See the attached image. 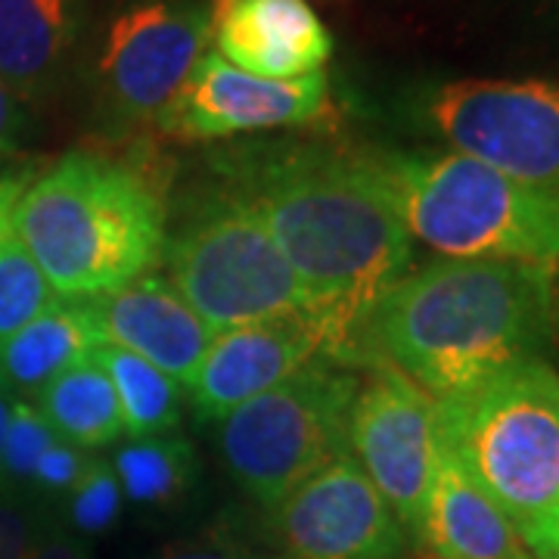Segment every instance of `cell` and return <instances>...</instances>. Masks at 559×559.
<instances>
[{"instance_id":"obj_1","label":"cell","mask_w":559,"mask_h":559,"mask_svg":"<svg viewBox=\"0 0 559 559\" xmlns=\"http://www.w3.org/2000/svg\"><path fill=\"white\" fill-rule=\"evenodd\" d=\"M234 193L267 227L320 318L355 348L370 311L411 267V234L377 153L286 150L246 168Z\"/></svg>"},{"instance_id":"obj_2","label":"cell","mask_w":559,"mask_h":559,"mask_svg":"<svg viewBox=\"0 0 559 559\" xmlns=\"http://www.w3.org/2000/svg\"><path fill=\"white\" fill-rule=\"evenodd\" d=\"M550 330L554 267L441 259L382 296L355 348L448 401L510 367L540 360Z\"/></svg>"},{"instance_id":"obj_3","label":"cell","mask_w":559,"mask_h":559,"mask_svg":"<svg viewBox=\"0 0 559 559\" xmlns=\"http://www.w3.org/2000/svg\"><path fill=\"white\" fill-rule=\"evenodd\" d=\"M165 200L131 162L75 150L25 187L13 234L62 299H97L165 255Z\"/></svg>"},{"instance_id":"obj_4","label":"cell","mask_w":559,"mask_h":559,"mask_svg":"<svg viewBox=\"0 0 559 559\" xmlns=\"http://www.w3.org/2000/svg\"><path fill=\"white\" fill-rule=\"evenodd\" d=\"M380 175L411 240L444 259L559 261V193L528 187L463 153H377Z\"/></svg>"},{"instance_id":"obj_5","label":"cell","mask_w":559,"mask_h":559,"mask_svg":"<svg viewBox=\"0 0 559 559\" xmlns=\"http://www.w3.org/2000/svg\"><path fill=\"white\" fill-rule=\"evenodd\" d=\"M436 404L444 444L520 535L557 510L559 377L544 360H525Z\"/></svg>"},{"instance_id":"obj_6","label":"cell","mask_w":559,"mask_h":559,"mask_svg":"<svg viewBox=\"0 0 559 559\" xmlns=\"http://www.w3.org/2000/svg\"><path fill=\"white\" fill-rule=\"evenodd\" d=\"M360 380L330 360L246 401L221 423V451L249 498L274 510L301 481L348 451V419Z\"/></svg>"},{"instance_id":"obj_7","label":"cell","mask_w":559,"mask_h":559,"mask_svg":"<svg viewBox=\"0 0 559 559\" xmlns=\"http://www.w3.org/2000/svg\"><path fill=\"white\" fill-rule=\"evenodd\" d=\"M162 259L171 286L215 333L296 311L318 314L267 227L237 193L202 205L165 242Z\"/></svg>"},{"instance_id":"obj_8","label":"cell","mask_w":559,"mask_h":559,"mask_svg":"<svg viewBox=\"0 0 559 559\" xmlns=\"http://www.w3.org/2000/svg\"><path fill=\"white\" fill-rule=\"evenodd\" d=\"M419 109L457 153L559 193V81H441L423 94Z\"/></svg>"},{"instance_id":"obj_9","label":"cell","mask_w":559,"mask_h":559,"mask_svg":"<svg viewBox=\"0 0 559 559\" xmlns=\"http://www.w3.org/2000/svg\"><path fill=\"white\" fill-rule=\"evenodd\" d=\"M212 40L205 0H140L106 28L97 81L116 128L156 121L193 75Z\"/></svg>"},{"instance_id":"obj_10","label":"cell","mask_w":559,"mask_h":559,"mask_svg":"<svg viewBox=\"0 0 559 559\" xmlns=\"http://www.w3.org/2000/svg\"><path fill=\"white\" fill-rule=\"evenodd\" d=\"M348 448L404 532L417 535L444 448L436 399L395 367L370 364L348 419Z\"/></svg>"},{"instance_id":"obj_11","label":"cell","mask_w":559,"mask_h":559,"mask_svg":"<svg viewBox=\"0 0 559 559\" xmlns=\"http://www.w3.org/2000/svg\"><path fill=\"white\" fill-rule=\"evenodd\" d=\"M271 513L293 559H404V525L348 454L293 488Z\"/></svg>"},{"instance_id":"obj_12","label":"cell","mask_w":559,"mask_h":559,"mask_svg":"<svg viewBox=\"0 0 559 559\" xmlns=\"http://www.w3.org/2000/svg\"><path fill=\"white\" fill-rule=\"evenodd\" d=\"M326 112V72L296 81H271L240 72L218 53H205L178 97L156 119V128L171 140H218L311 124Z\"/></svg>"},{"instance_id":"obj_13","label":"cell","mask_w":559,"mask_h":559,"mask_svg":"<svg viewBox=\"0 0 559 559\" xmlns=\"http://www.w3.org/2000/svg\"><path fill=\"white\" fill-rule=\"evenodd\" d=\"M345 352L336 326L314 311L221 330L190 382L193 407L205 419H224L314 360H342Z\"/></svg>"},{"instance_id":"obj_14","label":"cell","mask_w":559,"mask_h":559,"mask_svg":"<svg viewBox=\"0 0 559 559\" xmlns=\"http://www.w3.org/2000/svg\"><path fill=\"white\" fill-rule=\"evenodd\" d=\"M84 301L97 318L103 342L134 352L183 385L193 382L215 340V330L187 305L171 280L159 274H143Z\"/></svg>"},{"instance_id":"obj_15","label":"cell","mask_w":559,"mask_h":559,"mask_svg":"<svg viewBox=\"0 0 559 559\" xmlns=\"http://www.w3.org/2000/svg\"><path fill=\"white\" fill-rule=\"evenodd\" d=\"M212 38L221 60L271 81L323 72L333 57V35L305 0H215Z\"/></svg>"},{"instance_id":"obj_16","label":"cell","mask_w":559,"mask_h":559,"mask_svg":"<svg viewBox=\"0 0 559 559\" xmlns=\"http://www.w3.org/2000/svg\"><path fill=\"white\" fill-rule=\"evenodd\" d=\"M417 538L439 559H532L516 525L444 444Z\"/></svg>"},{"instance_id":"obj_17","label":"cell","mask_w":559,"mask_h":559,"mask_svg":"<svg viewBox=\"0 0 559 559\" xmlns=\"http://www.w3.org/2000/svg\"><path fill=\"white\" fill-rule=\"evenodd\" d=\"M72 35V0H0V84L20 103L44 97Z\"/></svg>"},{"instance_id":"obj_18","label":"cell","mask_w":559,"mask_h":559,"mask_svg":"<svg viewBox=\"0 0 559 559\" xmlns=\"http://www.w3.org/2000/svg\"><path fill=\"white\" fill-rule=\"evenodd\" d=\"M100 345L103 333L91 305L57 299L16 336L0 342V382L16 392H40L69 367L91 358Z\"/></svg>"},{"instance_id":"obj_19","label":"cell","mask_w":559,"mask_h":559,"mask_svg":"<svg viewBox=\"0 0 559 559\" xmlns=\"http://www.w3.org/2000/svg\"><path fill=\"white\" fill-rule=\"evenodd\" d=\"M38 414L72 448H103L124 432L119 395L94 355L40 389Z\"/></svg>"},{"instance_id":"obj_20","label":"cell","mask_w":559,"mask_h":559,"mask_svg":"<svg viewBox=\"0 0 559 559\" xmlns=\"http://www.w3.org/2000/svg\"><path fill=\"white\" fill-rule=\"evenodd\" d=\"M94 360L106 370L119 395L124 432L134 439H153L168 432L180 417L178 382L162 373L156 364L143 360L134 352H124L119 345L103 342L94 352Z\"/></svg>"},{"instance_id":"obj_21","label":"cell","mask_w":559,"mask_h":559,"mask_svg":"<svg viewBox=\"0 0 559 559\" xmlns=\"http://www.w3.org/2000/svg\"><path fill=\"white\" fill-rule=\"evenodd\" d=\"M121 491L138 503H171L193 481V451L180 439H138L124 444L112 466Z\"/></svg>"},{"instance_id":"obj_22","label":"cell","mask_w":559,"mask_h":559,"mask_svg":"<svg viewBox=\"0 0 559 559\" xmlns=\"http://www.w3.org/2000/svg\"><path fill=\"white\" fill-rule=\"evenodd\" d=\"M53 301V286L10 230L0 240V342L16 336L22 326L44 314Z\"/></svg>"},{"instance_id":"obj_23","label":"cell","mask_w":559,"mask_h":559,"mask_svg":"<svg viewBox=\"0 0 559 559\" xmlns=\"http://www.w3.org/2000/svg\"><path fill=\"white\" fill-rule=\"evenodd\" d=\"M57 432L47 426V419L40 417L38 407L25 404V401H13V414H10V426H7V441H3V485L13 481H32V473L44 457L47 448L57 444Z\"/></svg>"},{"instance_id":"obj_24","label":"cell","mask_w":559,"mask_h":559,"mask_svg":"<svg viewBox=\"0 0 559 559\" xmlns=\"http://www.w3.org/2000/svg\"><path fill=\"white\" fill-rule=\"evenodd\" d=\"M121 510V485L109 463L91 460L79 485L72 488L69 498V520L81 535H97L106 532L119 520Z\"/></svg>"},{"instance_id":"obj_25","label":"cell","mask_w":559,"mask_h":559,"mask_svg":"<svg viewBox=\"0 0 559 559\" xmlns=\"http://www.w3.org/2000/svg\"><path fill=\"white\" fill-rule=\"evenodd\" d=\"M53 522L38 500L16 491L13 485L0 488V559H28Z\"/></svg>"},{"instance_id":"obj_26","label":"cell","mask_w":559,"mask_h":559,"mask_svg":"<svg viewBox=\"0 0 559 559\" xmlns=\"http://www.w3.org/2000/svg\"><path fill=\"white\" fill-rule=\"evenodd\" d=\"M91 460L81 457L79 451L66 441H57L53 448L44 451V457L38 460L32 481L38 485L40 491H72L79 479L84 476Z\"/></svg>"},{"instance_id":"obj_27","label":"cell","mask_w":559,"mask_h":559,"mask_svg":"<svg viewBox=\"0 0 559 559\" xmlns=\"http://www.w3.org/2000/svg\"><path fill=\"white\" fill-rule=\"evenodd\" d=\"M156 559H271L230 535H202L193 540L168 544Z\"/></svg>"},{"instance_id":"obj_28","label":"cell","mask_w":559,"mask_h":559,"mask_svg":"<svg viewBox=\"0 0 559 559\" xmlns=\"http://www.w3.org/2000/svg\"><path fill=\"white\" fill-rule=\"evenodd\" d=\"M22 131H25V109H22V103L0 84V159L20 150Z\"/></svg>"},{"instance_id":"obj_29","label":"cell","mask_w":559,"mask_h":559,"mask_svg":"<svg viewBox=\"0 0 559 559\" xmlns=\"http://www.w3.org/2000/svg\"><path fill=\"white\" fill-rule=\"evenodd\" d=\"M28 559H91L87 557V544L79 538V535H72V532H66L60 525H50L47 528V535L40 538V544L35 547V554Z\"/></svg>"},{"instance_id":"obj_30","label":"cell","mask_w":559,"mask_h":559,"mask_svg":"<svg viewBox=\"0 0 559 559\" xmlns=\"http://www.w3.org/2000/svg\"><path fill=\"white\" fill-rule=\"evenodd\" d=\"M520 538L525 544V550H532V554H554V557H559V507L550 510L538 525L522 532Z\"/></svg>"},{"instance_id":"obj_31","label":"cell","mask_w":559,"mask_h":559,"mask_svg":"<svg viewBox=\"0 0 559 559\" xmlns=\"http://www.w3.org/2000/svg\"><path fill=\"white\" fill-rule=\"evenodd\" d=\"M28 180L22 175H10V178H0V240L13 230V209L25 193Z\"/></svg>"},{"instance_id":"obj_32","label":"cell","mask_w":559,"mask_h":559,"mask_svg":"<svg viewBox=\"0 0 559 559\" xmlns=\"http://www.w3.org/2000/svg\"><path fill=\"white\" fill-rule=\"evenodd\" d=\"M10 414H13V401L7 395V389H0V463H3V441H7ZM0 488H7V485H3V469H0Z\"/></svg>"},{"instance_id":"obj_33","label":"cell","mask_w":559,"mask_h":559,"mask_svg":"<svg viewBox=\"0 0 559 559\" xmlns=\"http://www.w3.org/2000/svg\"><path fill=\"white\" fill-rule=\"evenodd\" d=\"M532 559H559V557H554V554H532Z\"/></svg>"},{"instance_id":"obj_34","label":"cell","mask_w":559,"mask_h":559,"mask_svg":"<svg viewBox=\"0 0 559 559\" xmlns=\"http://www.w3.org/2000/svg\"><path fill=\"white\" fill-rule=\"evenodd\" d=\"M0 389H3V382H0Z\"/></svg>"}]
</instances>
